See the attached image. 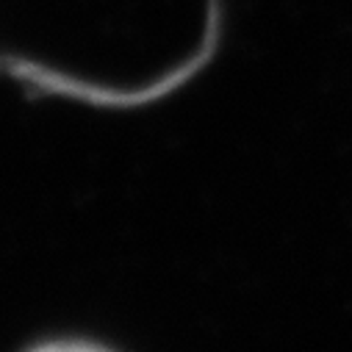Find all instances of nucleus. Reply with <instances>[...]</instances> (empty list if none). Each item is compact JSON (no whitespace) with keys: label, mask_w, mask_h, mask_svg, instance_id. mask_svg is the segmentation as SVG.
Instances as JSON below:
<instances>
[{"label":"nucleus","mask_w":352,"mask_h":352,"mask_svg":"<svg viewBox=\"0 0 352 352\" xmlns=\"http://www.w3.org/2000/svg\"><path fill=\"white\" fill-rule=\"evenodd\" d=\"M34 352H106V349H98L89 344H47V346H39Z\"/></svg>","instance_id":"obj_1"}]
</instances>
